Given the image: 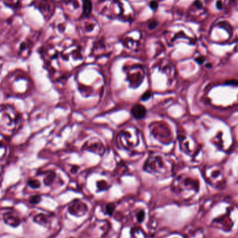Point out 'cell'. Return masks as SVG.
<instances>
[{
  "label": "cell",
  "instance_id": "1",
  "mask_svg": "<svg viewBox=\"0 0 238 238\" xmlns=\"http://www.w3.org/2000/svg\"><path fill=\"white\" fill-rule=\"evenodd\" d=\"M140 142V133L137 128L129 127L118 134L117 144L119 148L130 150L137 146Z\"/></svg>",
  "mask_w": 238,
  "mask_h": 238
},
{
  "label": "cell",
  "instance_id": "2",
  "mask_svg": "<svg viewBox=\"0 0 238 238\" xmlns=\"http://www.w3.org/2000/svg\"><path fill=\"white\" fill-rule=\"evenodd\" d=\"M123 71L125 74L126 81L132 88L139 87L145 78V69L140 64L125 65Z\"/></svg>",
  "mask_w": 238,
  "mask_h": 238
},
{
  "label": "cell",
  "instance_id": "3",
  "mask_svg": "<svg viewBox=\"0 0 238 238\" xmlns=\"http://www.w3.org/2000/svg\"><path fill=\"white\" fill-rule=\"evenodd\" d=\"M167 158L160 154L153 153L146 161L144 168L148 173L163 174L167 171Z\"/></svg>",
  "mask_w": 238,
  "mask_h": 238
},
{
  "label": "cell",
  "instance_id": "4",
  "mask_svg": "<svg viewBox=\"0 0 238 238\" xmlns=\"http://www.w3.org/2000/svg\"><path fill=\"white\" fill-rule=\"evenodd\" d=\"M0 118L6 127L11 129H14L18 123L19 116L11 107L5 108L0 111Z\"/></svg>",
  "mask_w": 238,
  "mask_h": 238
},
{
  "label": "cell",
  "instance_id": "5",
  "mask_svg": "<svg viewBox=\"0 0 238 238\" xmlns=\"http://www.w3.org/2000/svg\"><path fill=\"white\" fill-rule=\"evenodd\" d=\"M83 149L93 153H96L99 155L104 154L105 148L100 139L97 138H91L88 140L83 146Z\"/></svg>",
  "mask_w": 238,
  "mask_h": 238
},
{
  "label": "cell",
  "instance_id": "6",
  "mask_svg": "<svg viewBox=\"0 0 238 238\" xmlns=\"http://www.w3.org/2000/svg\"><path fill=\"white\" fill-rule=\"evenodd\" d=\"M131 113L132 115L134 116V119L137 120H141L144 119L146 115V109L145 107L142 105L137 104L133 106V107L131 109Z\"/></svg>",
  "mask_w": 238,
  "mask_h": 238
},
{
  "label": "cell",
  "instance_id": "7",
  "mask_svg": "<svg viewBox=\"0 0 238 238\" xmlns=\"http://www.w3.org/2000/svg\"><path fill=\"white\" fill-rule=\"evenodd\" d=\"M4 220L7 224L11 226H18L20 223L19 218L13 215L11 213H6L4 215Z\"/></svg>",
  "mask_w": 238,
  "mask_h": 238
},
{
  "label": "cell",
  "instance_id": "8",
  "mask_svg": "<svg viewBox=\"0 0 238 238\" xmlns=\"http://www.w3.org/2000/svg\"><path fill=\"white\" fill-rule=\"evenodd\" d=\"M44 175V183L46 185H51L56 178V173L53 171L46 172Z\"/></svg>",
  "mask_w": 238,
  "mask_h": 238
},
{
  "label": "cell",
  "instance_id": "9",
  "mask_svg": "<svg viewBox=\"0 0 238 238\" xmlns=\"http://www.w3.org/2000/svg\"><path fill=\"white\" fill-rule=\"evenodd\" d=\"M28 185L33 189H37L40 187V183L38 180H31L28 182Z\"/></svg>",
  "mask_w": 238,
  "mask_h": 238
},
{
  "label": "cell",
  "instance_id": "10",
  "mask_svg": "<svg viewBox=\"0 0 238 238\" xmlns=\"http://www.w3.org/2000/svg\"><path fill=\"white\" fill-rule=\"evenodd\" d=\"M150 97H151V93L150 91H146L142 96V100L143 101H146L148 99H150Z\"/></svg>",
  "mask_w": 238,
  "mask_h": 238
},
{
  "label": "cell",
  "instance_id": "11",
  "mask_svg": "<svg viewBox=\"0 0 238 238\" xmlns=\"http://www.w3.org/2000/svg\"><path fill=\"white\" fill-rule=\"evenodd\" d=\"M98 186L99 189H107L108 187L107 186V184L106 182L105 181H101V182H99V183H98Z\"/></svg>",
  "mask_w": 238,
  "mask_h": 238
},
{
  "label": "cell",
  "instance_id": "12",
  "mask_svg": "<svg viewBox=\"0 0 238 238\" xmlns=\"http://www.w3.org/2000/svg\"><path fill=\"white\" fill-rule=\"evenodd\" d=\"M114 208L115 206L113 203H109V204H108L107 206V213H109V214H112Z\"/></svg>",
  "mask_w": 238,
  "mask_h": 238
},
{
  "label": "cell",
  "instance_id": "13",
  "mask_svg": "<svg viewBox=\"0 0 238 238\" xmlns=\"http://www.w3.org/2000/svg\"><path fill=\"white\" fill-rule=\"evenodd\" d=\"M144 216H145V213H144V212L142 211V212H140L138 213V214H137L138 221H139V222H142L144 219Z\"/></svg>",
  "mask_w": 238,
  "mask_h": 238
},
{
  "label": "cell",
  "instance_id": "14",
  "mask_svg": "<svg viewBox=\"0 0 238 238\" xmlns=\"http://www.w3.org/2000/svg\"><path fill=\"white\" fill-rule=\"evenodd\" d=\"M40 201V197L39 196H33L32 198L30 199V202H31V203H34V204H36V203H38Z\"/></svg>",
  "mask_w": 238,
  "mask_h": 238
}]
</instances>
